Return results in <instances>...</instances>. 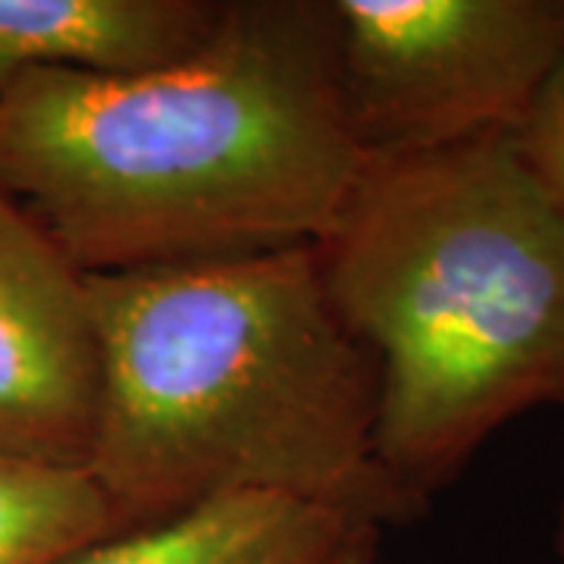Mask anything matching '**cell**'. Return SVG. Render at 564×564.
I'll return each instance as SVG.
<instances>
[{"instance_id":"1","label":"cell","mask_w":564,"mask_h":564,"mask_svg":"<svg viewBox=\"0 0 564 564\" xmlns=\"http://www.w3.org/2000/svg\"><path fill=\"white\" fill-rule=\"evenodd\" d=\"M367 163L329 0H226L188 61L0 91V195L79 273L321 245Z\"/></svg>"},{"instance_id":"2","label":"cell","mask_w":564,"mask_h":564,"mask_svg":"<svg viewBox=\"0 0 564 564\" xmlns=\"http://www.w3.org/2000/svg\"><path fill=\"white\" fill-rule=\"evenodd\" d=\"M85 285L101 358L85 470L126 530L254 492L414 518L377 458L380 364L329 299L317 245Z\"/></svg>"},{"instance_id":"3","label":"cell","mask_w":564,"mask_h":564,"mask_svg":"<svg viewBox=\"0 0 564 564\" xmlns=\"http://www.w3.org/2000/svg\"><path fill=\"white\" fill-rule=\"evenodd\" d=\"M317 258L380 364L377 458L414 518L502 423L564 408V207L508 132L370 161Z\"/></svg>"},{"instance_id":"4","label":"cell","mask_w":564,"mask_h":564,"mask_svg":"<svg viewBox=\"0 0 564 564\" xmlns=\"http://www.w3.org/2000/svg\"><path fill=\"white\" fill-rule=\"evenodd\" d=\"M367 161L514 132L564 61V0H329Z\"/></svg>"},{"instance_id":"5","label":"cell","mask_w":564,"mask_h":564,"mask_svg":"<svg viewBox=\"0 0 564 564\" xmlns=\"http://www.w3.org/2000/svg\"><path fill=\"white\" fill-rule=\"evenodd\" d=\"M98 404L85 273L0 195V455L85 470Z\"/></svg>"},{"instance_id":"6","label":"cell","mask_w":564,"mask_h":564,"mask_svg":"<svg viewBox=\"0 0 564 564\" xmlns=\"http://www.w3.org/2000/svg\"><path fill=\"white\" fill-rule=\"evenodd\" d=\"M380 530L351 508L263 492L223 496L57 564H377Z\"/></svg>"},{"instance_id":"7","label":"cell","mask_w":564,"mask_h":564,"mask_svg":"<svg viewBox=\"0 0 564 564\" xmlns=\"http://www.w3.org/2000/svg\"><path fill=\"white\" fill-rule=\"evenodd\" d=\"M226 0H0V91L32 69L141 76L214 39Z\"/></svg>"},{"instance_id":"8","label":"cell","mask_w":564,"mask_h":564,"mask_svg":"<svg viewBox=\"0 0 564 564\" xmlns=\"http://www.w3.org/2000/svg\"><path fill=\"white\" fill-rule=\"evenodd\" d=\"M120 533L88 470L0 455V564H57Z\"/></svg>"},{"instance_id":"9","label":"cell","mask_w":564,"mask_h":564,"mask_svg":"<svg viewBox=\"0 0 564 564\" xmlns=\"http://www.w3.org/2000/svg\"><path fill=\"white\" fill-rule=\"evenodd\" d=\"M508 135L533 176L564 207V61L545 79L524 120Z\"/></svg>"},{"instance_id":"10","label":"cell","mask_w":564,"mask_h":564,"mask_svg":"<svg viewBox=\"0 0 564 564\" xmlns=\"http://www.w3.org/2000/svg\"><path fill=\"white\" fill-rule=\"evenodd\" d=\"M555 545H558V555L564 558V505H562V514H558V530H555Z\"/></svg>"}]
</instances>
